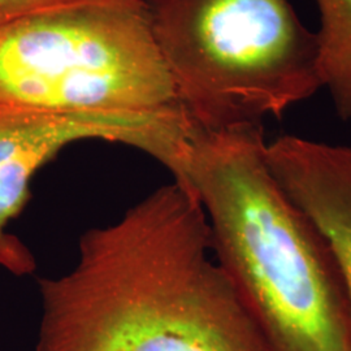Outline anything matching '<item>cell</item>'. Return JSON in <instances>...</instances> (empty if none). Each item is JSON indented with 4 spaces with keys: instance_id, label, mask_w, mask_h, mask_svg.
Instances as JSON below:
<instances>
[{
    "instance_id": "7",
    "label": "cell",
    "mask_w": 351,
    "mask_h": 351,
    "mask_svg": "<svg viewBox=\"0 0 351 351\" xmlns=\"http://www.w3.org/2000/svg\"><path fill=\"white\" fill-rule=\"evenodd\" d=\"M319 75L342 120L351 119V0H314Z\"/></svg>"
},
{
    "instance_id": "1",
    "label": "cell",
    "mask_w": 351,
    "mask_h": 351,
    "mask_svg": "<svg viewBox=\"0 0 351 351\" xmlns=\"http://www.w3.org/2000/svg\"><path fill=\"white\" fill-rule=\"evenodd\" d=\"M213 252L199 199L175 180L154 190L39 280L36 351H269Z\"/></svg>"
},
{
    "instance_id": "2",
    "label": "cell",
    "mask_w": 351,
    "mask_h": 351,
    "mask_svg": "<svg viewBox=\"0 0 351 351\" xmlns=\"http://www.w3.org/2000/svg\"><path fill=\"white\" fill-rule=\"evenodd\" d=\"M262 124L193 128L168 169L199 199L216 262L269 351H351L349 301L324 237L265 156Z\"/></svg>"
},
{
    "instance_id": "4",
    "label": "cell",
    "mask_w": 351,
    "mask_h": 351,
    "mask_svg": "<svg viewBox=\"0 0 351 351\" xmlns=\"http://www.w3.org/2000/svg\"><path fill=\"white\" fill-rule=\"evenodd\" d=\"M0 106L119 114L184 110L143 0L75 3L1 26Z\"/></svg>"
},
{
    "instance_id": "6",
    "label": "cell",
    "mask_w": 351,
    "mask_h": 351,
    "mask_svg": "<svg viewBox=\"0 0 351 351\" xmlns=\"http://www.w3.org/2000/svg\"><path fill=\"white\" fill-rule=\"evenodd\" d=\"M265 156L280 186L332 251L351 323V146L287 134L267 142Z\"/></svg>"
},
{
    "instance_id": "5",
    "label": "cell",
    "mask_w": 351,
    "mask_h": 351,
    "mask_svg": "<svg viewBox=\"0 0 351 351\" xmlns=\"http://www.w3.org/2000/svg\"><path fill=\"white\" fill-rule=\"evenodd\" d=\"M146 121L139 114L45 112L0 106V265L13 275L34 272L33 254L10 232L30 201L38 171L66 146L101 139L137 147Z\"/></svg>"
},
{
    "instance_id": "3",
    "label": "cell",
    "mask_w": 351,
    "mask_h": 351,
    "mask_svg": "<svg viewBox=\"0 0 351 351\" xmlns=\"http://www.w3.org/2000/svg\"><path fill=\"white\" fill-rule=\"evenodd\" d=\"M182 108L206 129L262 124L322 88L290 0H143Z\"/></svg>"
},
{
    "instance_id": "8",
    "label": "cell",
    "mask_w": 351,
    "mask_h": 351,
    "mask_svg": "<svg viewBox=\"0 0 351 351\" xmlns=\"http://www.w3.org/2000/svg\"><path fill=\"white\" fill-rule=\"evenodd\" d=\"M86 1L99 0H0V27L30 13Z\"/></svg>"
}]
</instances>
